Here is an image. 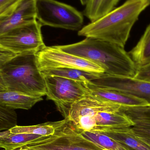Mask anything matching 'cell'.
Returning <instances> with one entry per match:
<instances>
[{"label":"cell","instance_id":"cell-1","mask_svg":"<svg viewBox=\"0 0 150 150\" xmlns=\"http://www.w3.org/2000/svg\"><path fill=\"white\" fill-rule=\"evenodd\" d=\"M150 0H127L98 20L81 28L78 35L105 40L124 47L130 32Z\"/></svg>","mask_w":150,"mask_h":150},{"label":"cell","instance_id":"cell-2","mask_svg":"<svg viewBox=\"0 0 150 150\" xmlns=\"http://www.w3.org/2000/svg\"><path fill=\"white\" fill-rule=\"evenodd\" d=\"M57 46L97 64L110 76L134 77L137 71L136 64L124 47L111 42L86 38L75 44Z\"/></svg>","mask_w":150,"mask_h":150},{"label":"cell","instance_id":"cell-3","mask_svg":"<svg viewBox=\"0 0 150 150\" xmlns=\"http://www.w3.org/2000/svg\"><path fill=\"white\" fill-rule=\"evenodd\" d=\"M121 105L93 96L82 100L69 123L79 131L111 133L134 123L120 111Z\"/></svg>","mask_w":150,"mask_h":150},{"label":"cell","instance_id":"cell-4","mask_svg":"<svg viewBox=\"0 0 150 150\" xmlns=\"http://www.w3.org/2000/svg\"><path fill=\"white\" fill-rule=\"evenodd\" d=\"M0 72L9 91L33 97L46 94L45 79L38 67L36 54L17 55L0 67Z\"/></svg>","mask_w":150,"mask_h":150},{"label":"cell","instance_id":"cell-5","mask_svg":"<svg viewBox=\"0 0 150 150\" xmlns=\"http://www.w3.org/2000/svg\"><path fill=\"white\" fill-rule=\"evenodd\" d=\"M24 148L31 150H108L84 137L68 121L53 134L41 136Z\"/></svg>","mask_w":150,"mask_h":150},{"label":"cell","instance_id":"cell-6","mask_svg":"<svg viewBox=\"0 0 150 150\" xmlns=\"http://www.w3.org/2000/svg\"><path fill=\"white\" fill-rule=\"evenodd\" d=\"M36 11L37 20L42 25L77 30L83 23L81 12L56 0H36Z\"/></svg>","mask_w":150,"mask_h":150},{"label":"cell","instance_id":"cell-7","mask_svg":"<svg viewBox=\"0 0 150 150\" xmlns=\"http://www.w3.org/2000/svg\"><path fill=\"white\" fill-rule=\"evenodd\" d=\"M43 76L46 88L47 99L54 101L64 119L67 117L74 103L90 96L83 82L58 76Z\"/></svg>","mask_w":150,"mask_h":150},{"label":"cell","instance_id":"cell-8","mask_svg":"<svg viewBox=\"0 0 150 150\" xmlns=\"http://www.w3.org/2000/svg\"><path fill=\"white\" fill-rule=\"evenodd\" d=\"M42 26L37 20L14 28L0 36V45L17 55L36 54L45 46Z\"/></svg>","mask_w":150,"mask_h":150},{"label":"cell","instance_id":"cell-9","mask_svg":"<svg viewBox=\"0 0 150 150\" xmlns=\"http://www.w3.org/2000/svg\"><path fill=\"white\" fill-rule=\"evenodd\" d=\"M40 70L48 68H72L96 74H105L101 67L90 61L64 52L56 46H46L36 54Z\"/></svg>","mask_w":150,"mask_h":150},{"label":"cell","instance_id":"cell-10","mask_svg":"<svg viewBox=\"0 0 150 150\" xmlns=\"http://www.w3.org/2000/svg\"><path fill=\"white\" fill-rule=\"evenodd\" d=\"M101 88L127 93L147 102L150 106V82L131 77L110 76L105 74L90 81Z\"/></svg>","mask_w":150,"mask_h":150},{"label":"cell","instance_id":"cell-11","mask_svg":"<svg viewBox=\"0 0 150 150\" xmlns=\"http://www.w3.org/2000/svg\"><path fill=\"white\" fill-rule=\"evenodd\" d=\"M36 20V0H19L10 11L0 16V36Z\"/></svg>","mask_w":150,"mask_h":150},{"label":"cell","instance_id":"cell-12","mask_svg":"<svg viewBox=\"0 0 150 150\" xmlns=\"http://www.w3.org/2000/svg\"><path fill=\"white\" fill-rule=\"evenodd\" d=\"M89 95L125 106H150L145 100L127 93L115 90L101 88L91 82H83Z\"/></svg>","mask_w":150,"mask_h":150},{"label":"cell","instance_id":"cell-13","mask_svg":"<svg viewBox=\"0 0 150 150\" xmlns=\"http://www.w3.org/2000/svg\"><path fill=\"white\" fill-rule=\"evenodd\" d=\"M120 111L134 123L131 128L135 134L150 145V106H121Z\"/></svg>","mask_w":150,"mask_h":150},{"label":"cell","instance_id":"cell-14","mask_svg":"<svg viewBox=\"0 0 150 150\" xmlns=\"http://www.w3.org/2000/svg\"><path fill=\"white\" fill-rule=\"evenodd\" d=\"M42 100V97L29 96L9 90L0 91V106L8 109L29 110Z\"/></svg>","mask_w":150,"mask_h":150},{"label":"cell","instance_id":"cell-15","mask_svg":"<svg viewBox=\"0 0 150 150\" xmlns=\"http://www.w3.org/2000/svg\"><path fill=\"white\" fill-rule=\"evenodd\" d=\"M131 127L118 129L112 133L105 134L119 142L129 150H150V145L136 135Z\"/></svg>","mask_w":150,"mask_h":150},{"label":"cell","instance_id":"cell-16","mask_svg":"<svg viewBox=\"0 0 150 150\" xmlns=\"http://www.w3.org/2000/svg\"><path fill=\"white\" fill-rule=\"evenodd\" d=\"M43 75L55 76L82 82H90L98 78L103 74H96L72 68H48L40 70Z\"/></svg>","mask_w":150,"mask_h":150},{"label":"cell","instance_id":"cell-17","mask_svg":"<svg viewBox=\"0 0 150 150\" xmlns=\"http://www.w3.org/2000/svg\"><path fill=\"white\" fill-rule=\"evenodd\" d=\"M128 54L137 67L150 63V24L136 45Z\"/></svg>","mask_w":150,"mask_h":150},{"label":"cell","instance_id":"cell-18","mask_svg":"<svg viewBox=\"0 0 150 150\" xmlns=\"http://www.w3.org/2000/svg\"><path fill=\"white\" fill-rule=\"evenodd\" d=\"M120 0H89L84 15L91 22H94L115 8Z\"/></svg>","mask_w":150,"mask_h":150},{"label":"cell","instance_id":"cell-19","mask_svg":"<svg viewBox=\"0 0 150 150\" xmlns=\"http://www.w3.org/2000/svg\"><path fill=\"white\" fill-rule=\"evenodd\" d=\"M67 119L53 122H47L42 124L30 126H18L8 129L9 132L15 134H32L41 136L53 134L59 128L67 122Z\"/></svg>","mask_w":150,"mask_h":150},{"label":"cell","instance_id":"cell-20","mask_svg":"<svg viewBox=\"0 0 150 150\" xmlns=\"http://www.w3.org/2000/svg\"><path fill=\"white\" fill-rule=\"evenodd\" d=\"M78 131L85 138L106 149L129 150L119 142L105 134L79 130Z\"/></svg>","mask_w":150,"mask_h":150},{"label":"cell","instance_id":"cell-21","mask_svg":"<svg viewBox=\"0 0 150 150\" xmlns=\"http://www.w3.org/2000/svg\"><path fill=\"white\" fill-rule=\"evenodd\" d=\"M17 125V115L15 110L0 106V132L11 129Z\"/></svg>","mask_w":150,"mask_h":150},{"label":"cell","instance_id":"cell-22","mask_svg":"<svg viewBox=\"0 0 150 150\" xmlns=\"http://www.w3.org/2000/svg\"><path fill=\"white\" fill-rule=\"evenodd\" d=\"M19 0H0V16L10 11Z\"/></svg>","mask_w":150,"mask_h":150},{"label":"cell","instance_id":"cell-23","mask_svg":"<svg viewBox=\"0 0 150 150\" xmlns=\"http://www.w3.org/2000/svg\"><path fill=\"white\" fill-rule=\"evenodd\" d=\"M134 77L150 82V63L138 67L136 74Z\"/></svg>","mask_w":150,"mask_h":150},{"label":"cell","instance_id":"cell-24","mask_svg":"<svg viewBox=\"0 0 150 150\" xmlns=\"http://www.w3.org/2000/svg\"><path fill=\"white\" fill-rule=\"evenodd\" d=\"M16 55L15 53L0 45V67Z\"/></svg>","mask_w":150,"mask_h":150},{"label":"cell","instance_id":"cell-25","mask_svg":"<svg viewBox=\"0 0 150 150\" xmlns=\"http://www.w3.org/2000/svg\"><path fill=\"white\" fill-rule=\"evenodd\" d=\"M8 90L0 72V91Z\"/></svg>","mask_w":150,"mask_h":150},{"label":"cell","instance_id":"cell-26","mask_svg":"<svg viewBox=\"0 0 150 150\" xmlns=\"http://www.w3.org/2000/svg\"><path fill=\"white\" fill-rule=\"evenodd\" d=\"M89 0H80V2L81 4L83 5H86L87 4Z\"/></svg>","mask_w":150,"mask_h":150},{"label":"cell","instance_id":"cell-27","mask_svg":"<svg viewBox=\"0 0 150 150\" xmlns=\"http://www.w3.org/2000/svg\"><path fill=\"white\" fill-rule=\"evenodd\" d=\"M15 150H31L30 149H26V148H20V149H17Z\"/></svg>","mask_w":150,"mask_h":150}]
</instances>
